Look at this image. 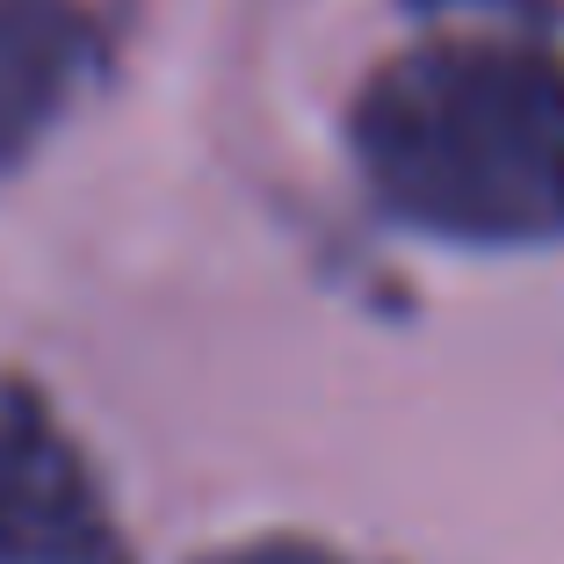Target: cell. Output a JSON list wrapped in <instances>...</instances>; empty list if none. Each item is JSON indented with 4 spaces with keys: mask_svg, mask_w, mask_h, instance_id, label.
Here are the masks:
<instances>
[{
    "mask_svg": "<svg viewBox=\"0 0 564 564\" xmlns=\"http://www.w3.org/2000/svg\"><path fill=\"white\" fill-rule=\"evenodd\" d=\"M448 8H478L492 22H529V30H557V0H448Z\"/></svg>",
    "mask_w": 564,
    "mask_h": 564,
    "instance_id": "5b68a950",
    "label": "cell"
},
{
    "mask_svg": "<svg viewBox=\"0 0 564 564\" xmlns=\"http://www.w3.org/2000/svg\"><path fill=\"white\" fill-rule=\"evenodd\" d=\"M188 564H348V557L304 529H268V535H247V543H217Z\"/></svg>",
    "mask_w": 564,
    "mask_h": 564,
    "instance_id": "277c9868",
    "label": "cell"
},
{
    "mask_svg": "<svg viewBox=\"0 0 564 564\" xmlns=\"http://www.w3.org/2000/svg\"><path fill=\"white\" fill-rule=\"evenodd\" d=\"M348 152L399 232L464 253L564 247L557 30L492 22L383 58L348 101Z\"/></svg>",
    "mask_w": 564,
    "mask_h": 564,
    "instance_id": "6da1fadb",
    "label": "cell"
},
{
    "mask_svg": "<svg viewBox=\"0 0 564 564\" xmlns=\"http://www.w3.org/2000/svg\"><path fill=\"white\" fill-rule=\"evenodd\" d=\"M109 0H0V182L73 117V101L109 73Z\"/></svg>",
    "mask_w": 564,
    "mask_h": 564,
    "instance_id": "3957f363",
    "label": "cell"
},
{
    "mask_svg": "<svg viewBox=\"0 0 564 564\" xmlns=\"http://www.w3.org/2000/svg\"><path fill=\"white\" fill-rule=\"evenodd\" d=\"M0 564H138L95 456L15 369L0 377Z\"/></svg>",
    "mask_w": 564,
    "mask_h": 564,
    "instance_id": "7a4b0ae2",
    "label": "cell"
}]
</instances>
